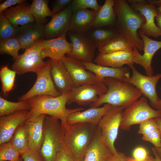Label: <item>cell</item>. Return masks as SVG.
Instances as JSON below:
<instances>
[{"instance_id":"obj_51","label":"cell","mask_w":161,"mask_h":161,"mask_svg":"<svg viewBox=\"0 0 161 161\" xmlns=\"http://www.w3.org/2000/svg\"><path fill=\"white\" fill-rule=\"evenodd\" d=\"M156 152L159 158L161 160V147H154Z\"/></svg>"},{"instance_id":"obj_5","label":"cell","mask_w":161,"mask_h":161,"mask_svg":"<svg viewBox=\"0 0 161 161\" xmlns=\"http://www.w3.org/2000/svg\"><path fill=\"white\" fill-rule=\"evenodd\" d=\"M58 119L46 115L44 123V139L40 150L44 161H55L63 149L64 130Z\"/></svg>"},{"instance_id":"obj_31","label":"cell","mask_w":161,"mask_h":161,"mask_svg":"<svg viewBox=\"0 0 161 161\" xmlns=\"http://www.w3.org/2000/svg\"><path fill=\"white\" fill-rule=\"evenodd\" d=\"M48 0H33L30 5V11L35 21L44 26L48 19L47 17L53 16L48 6Z\"/></svg>"},{"instance_id":"obj_38","label":"cell","mask_w":161,"mask_h":161,"mask_svg":"<svg viewBox=\"0 0 161 161\" xmlns=\"http://www.w3.org/2000/svg\"><path fill=\"white\" fill-rule=\"evenodd\" d=\"M71 5L73 12L77 10L89 8L98 11L101 7L96 0H73Z\"/></svg>"},{"instance_id":"obj_15","label":"cell","mask_w":161,"mask_h":161,"mask_svg":"<svg viewBox=\"0 0 161 161\" xmlns=\"http://www.w3.org/2000/svg\"><path fill=\"white\" fill-rule=\"evenodd\" d=\"M67 33L55 38L46 40L42 39L40 40L39 44L43 60L47 57L53 60H62L72 50V45L66 40Z\"/></svg>"},{"instance_id":"obj_2","label":"cell","mask_w":161,"mask_h":161,"mask_svg":"<svg viewBox=\"0 0 161 161\" xmlns=\"http://www.w3.org/2000/svg\"><path fill=\"white\" fill-rule=\"evenodd\" d=\"M70 92L58 97L48 95H36L26 99L31 109L26 117V121L34 118L42 114L51 116L60 120L63 127L68 124V116L72 113L81 111L82 108L68 109L66 108Z\"/></svg>"},{"instance_id":"obj_9","label":"cell","mask_w":161,"mask_h":161,"mask_svg":"<svg viewBox=\"0 0 161 161\" xmlns=\"http://www.w3.org/2000/svg\"><path fill=\"white\" fill-rule=\"evenodd\" d=\"M134 64L129 65L131 69L132 74L127 82L138 89L145 97L149 99L151 106L157 109L158 102L160 98L156 91V86L161 78V73L155 75H144L136 69Z\"/></svg>"},{"instance_id":"obj_24","label":"cell","mask_w":161,"mask_h":161,"mask_svg":"<svg viewBox=\"0 0 161 161\" xmlns=\"http://www.w3.org/2000/svg\"><path fill=\"white\" fill-rule=\"evenodd\" d=\"M30 6L26 0L15 6H12L2 13L15 28L35 21L30 11ZM1 14V13H0Z\"/></svg>"},{"instance_id":"obj_46","label":"cell","mask_w":161,"mask_h":161,"mask_svg":"<svg viewBox=\"0 0 161 161\" xmlns=\"http://www.w3.org/2000/svg\"><path fill=\"white\" fill-rule=\"evenodd\" d=\"M55 161H75L63 149L58 154Z\"/></svg>"},{"instance_id":"obj_1","label":"cell","mask_w":161,"mask_h":161,"mask_svg":"<svg viewBox=\"0 0 161 161\" xmlns=\"http://www.w3.org/2000/svg\"><path fill=\"white\" fill-rule=\"evenodd\" d=\"M114 1V9L117 17L114 27L133 48L143 50V43L138 30H140L145 23V18L140 12L132 8L127 1Z\"/></svg>"},{"instance_id":"obj_53","label":"cell","mask_w":161,"mask_h":161,"mask_svg":"<svg viewBox=\"0 0 161 161\" xmlns=\"http://www.w3.org/2000/svg\"><path fill=\"white\" fill-rule=\"evenodd\" d=\"M157 110H159L161 113V99H160L158 102Z\"/></svg>"},{"instance_id":"obj_27","label":"cell","mask_w":161,"mask_h":161,"mask_svg":"<svg viewBox=\"0 0 161 161\" xmlns=\"http://www.w3.org/2000/svg\"><path fill=\"white\" fill-rule=\"evenodd\" d=\"M98 11L86 9L73 12L69 30L86 33L92 27Z\"/></svg>"},{"instance_id":"obj_7","label":"cell","mask_w":161,"mask_h":161,"mask_svg":"<svg viewBox=\"0 0 161 161\" xmlns=\"http://www.w3.org/2000/svg\"><path fill=\"white\" fill-rule=\"evenodd\" d=\"M123 109L122 107L113 106L98 124L106 144L114 154L118 153L114 147V143L120 126Z\"/></svg>"},{"instance_id":"obj_36","label":"cell","mask_w":161,"mask_h":161,"mask_svg":"<svg viewBox=\"0 0 161 161\" xmlns=\"http://www.w3.org/2000/svg\"><path fill=\"white\" fill-rule=\"evenodd\" d=\"M20 155L10 141L0 144V161H14Z\"/></svg>"},{"instance_id":"obj_4","label":"cell","mask_w":161,"mask_h":161,"mask_svg":"<svg viewBox=\"0 0 161 161\" xmlns=\"http://www.w3.org/2000/svg\"><path fill=\"white\" fill-rule=\"evenodd\" d=\"M97 126L91 123H78L63 127V149L74 160L82 161Z\"/></svg>"},{"instance_id":"obj_3","label":"cell","mask_w":161,"mask_h":161,"mask_svg":"<svg viewBox=\"0 0 161 161\" xmlns=\"http://www.w3.org/2000/svg\"><path fill=\"white\" fill-rule=\"evenodd\" d=\"M103 82L108 88L107 91L100 96L96 101L91 104V108L99 107L104 103H108L126 109L143 95L138 89L127 81L107 78L104 79Z\"/></svg>"},{"instance_id":"obj_12","label":"cell","mask_w":161,"mask_h":161,"mask_svg":"<svg viewBox=\"0 0 161 161\" xmlns=\"http://www.w3.org/2000/svg\"><path fill=\"white\" fill-rule=\"evenodd\" d=\"M50 69L49 60L46 65L36 73L37 77L33 86L26 94L18 98V101L36 95H48L58 97L61 95L55 88L51 77Z\"/></svg>"},{"instance_id":"obj_17","label":"cell","mask_w":161,"mask_h":161,"mask_svg":"<svg viewBox=\"0 0 161 161\" xmlns=\"http://www.w3.org/2000/svg\"><path fill=\"white\" fill-rule=\"evenodd\" d=\"M73 13L71 4L60 13L54 15L44 27V36L47 39L58 37L69 30Z\"/></svg>"},{"instance_id":"obj_16","label":"cell","mask_w":161,"mask_h":161,"mask_svg":"<svg viewBox=\"0 0 161 161\" xmlns=\"http://www.w3.org/2000/svg\"><path fill=\"white\" fill-rule=\"evenodd\" d=\"M138 34L142 39L144 44V53L142 55L136 48H133V63L142 66L148 76L152 75L153 71L151 66L153 56L156 52L161 48V41L153 40L145 35L140 30Z\"/></svg>"},{"instance_id":"obj_33","label":"cell","mask_w":161,"mask_h":161,"mask_svg":"<svg viewBox=\"0 0 161 161\" xmlns=\"http://www.w3.org/2000/svg\"><path fill=\"white\" fill-rule=\"evenodd\" d=\"M29 103L27 100L13 102L0 97V116L8 115L21 110H30Z\"/></svg>"},{"instance_id":"obj_13","label":"cell","mask_w":161,"mask_h":161,"mask_svg":"<svg viewBox=\"0 0 161 161\" xmlns=\"http://www.w3.org/2000/svg\"><path fill=\"white\" fill-rule=\"evenodd\" d=\"M107 90L103 82L75 87L70 92L67 104L75 103L81 106L90 104Z\"/></svg>"},{"instance_id":"obj_48","label":"cell","mask_w":161,"mask_h":161,"mask_svg":"<svg viewBox=\"0 0 161 161\" xmlns=\"http://www.w3.org/2000/svg\"><path fill=\"white\" fill-rule=\"evenodd\" d=\"M147 1L157 6V8L158 13L161 15V0H147Z\"/></svg>"},{"instance_id":"obj_14","label":"cell","mask_w":161,"mask_h":161,"mask_svg":"<svg viewBox=\"0 0 161 161\" xmlns=\"http://www.w3.org/2000/svg\"><path fill=\"white\" fill-rule=\"evenodd\" d=\"M62 60L75 87L103 82L94 73L86 69L82 61L66 55Z\"/></svg>"},{"instance_id":"obj_26","label":"cell","mask_w":161,"mask_h":161,"mask_svg":"<svg viewBox=\"0 0 161 161\" xmlns=\"http://www.w3.org/2000/svg\"><path fill=\"white\" fill-rule=\"evenodd\" d=\"M46 115L26 120L29 137L28 149L40 150L44 139V123Z\"/></svg>"},{"instance_id":"obj_49","label":"cell","mask_w":161,"mask_h":161,"mask_svg":"<svg viewBox=\"0 0 161 161\" xmlns=\"http://www.w3.org/2000/svg\"><path fill=\"white\" fill-rule=\"evenodd\" d=\"M155 19L157 21V25L161 29V15L158 13Z\"/></svg>"},{"instance_id":"obj_47","label":"cell","mask_w":161,"mask_h":161,"mask_svg":"<svg viewBox=\"0 0 161 161\" xmlns=\"http://www.w3.org/2000/svg\"><path fill=\"white\" fill-rule=\"evenodd\" d=\"M152 152L155 156V158L152 157L148 155L147 157V159L148 161H161V159L158 156L154 147H153L152 149Z\"/></svg>"},{"instance_id":"obj_29","label":"cell","mask_w":161,"mask_h":161,"mask_svg":"<svg viewBox=\"0 0 161 161\" xmlns=\"http://www.w3.org/2000/svg\"><path fill=\"white\" fill-rule=\"evenodd\" d=\"M86 33L96 48L119 34L115 27H91Z\"/></svg>"},{"instance_id":"obj_34","label":"cell","mask_w":161,"mask_h":161,"mask_svg":"<svg viewBox=\"0 0 161 161\" xmlns=\"http://www.w3.org/2000/svg\"><path fill=\"white\" fill-rule=\"evenodd\" d=\"M16 72L7 65L2 66L0 70L1 92L6 96L14 87Z\"/></svg>"},{"instance_id":"obj_28","label":"cell","mask_w":161,"mask_h":161,"mask_svg":"<svg viewBox=\"0 0 161 161\" xmlns=\"http://www.w3.org/2000/svg\"><path fill=\"white\" fill-rule=\"evenodd\" d=\"M114 0H105L97 14L91 27H114L117 17L114 9Z\"/></svg>"},{"instance_id":"obj_39","label":"cell","mask_w":161,"mask_h":161,"mask_svg":"<svg viewBox=\"0 0 161 161\" xmlns=\"http://www.w3.org/2000/svg\"><path fill=\"white\" fill-rule=\"evenodd\" d=\"M141 138L144 141L152 143L155 147H161V132L159 128L143 135Z\"/></svg>"},{"instance_id":"obj_10","label":"cell","mask_w":161,"mask_h":161,"mask_svg":"<svg viewBox=\"0 0 161 161\" xmlns=\"http://www.w3.org/2000/svg\"><path fill=\"white\" fill-rule=\"evenodd\" d=\"M67 33L72 44V49L66 56L82 62L92 63L96 48L86 33L69 30Z\"/></svg>"},{"instance_id":"obj_21","label":"cell","mask_w":161,"mask_h":161,"mask_svg":"<svg viewBox=\"0 0 161 161\" xmlns=\"http://www.w3.org/2000/svg\"><path fill=\"white\" fill-rule=\"evenodd\" d=\"M111 153L103 137L98 125L93 138L82 161H105Z\"/></svg>"},{"instance_id":"obj_41","label":"cell","mask_w":161,"mask_h":161,"mask_svg":"<svg viewBox=\"0 0 161 161\" xmlns=\"http://www.w3.org/2000/svg\"><path fill=\"white\" fill-rule=\"evenodd\" d=\"M20 155L23 161H44L40 150L28 149Z\"/></svg>"},{"instance_id":"obj_19","label":"cell","mask_w":161,"mask_h":161,"mask_svg":"<svg viewBox=\"0 0 161 161\" xmlns=\"http://www.w3.org/2000/svg\"><path fill=\"white\" fill-rule=\"evenodd\" d=\"M44 26L34 21L16 28L15 37L19 41L21 49H25L42 39L44 37Z\"/></svg>"},{"instance_id":"obj_18","label":"cell","mask_w":161,"mask_h":161,"mask_svg":"<svg viewBox=\"0 0 161 161\" xmlns=\"http://www.w3.org/2000/svg\"><path fill=\"white\" fill-rule=\"evenodd\" d=\"M49 60L51 77L57 91L61 95L71 92L75 86L62 60Z\"/></svg>"},{"instance_id":"obj_11","label":"cell","mask_w":161,"mask_h":161,"mask_svg":"<svg viewBox=\"0 0 161 161\" xmlns=\"http://www.w3.org/2000/svg\"><path fill=\"white\" fill-rule=\"evenodd\" d=\"M130 6L140 12L144 17L145 23L140 30L148 37L157 38L161 36V29L155 23L158 12L154 4L143 0L127 1Z\"/></svg>"},{"instance_id":"obj_6","label":"cell","mask_w":161,"mask_h":161,"mask_svg":"<svg viewBox=\"0 0 161 161\" xmlns=\"http://www.w3.org/2000/svg\"><path fill=\"white\" fill-rule=\"evenodd\" d=\"M156 117H161L160 111L151 108L147 98L142 97L123 112L120 129L129 131L133 125L140 124L146 120Z\"/></svg>"},{"instance_id":"obj_8","label":"cell","mask_w":161,"mask_h":161,"mask_svg":"<svg viewBox=\"0 0 161 161\" xmlns=\"http://www.w3.org/2000/svg\"><path fill=\"white\" fill-rule=\"evenodd\" d=\"M40 40L26 49L24 53L19 55L14 61L11 67L16 74L19 75L30 72L36 73L46 65L47 61H44L41 56Z\"/></svg>"},{"instance_id":"obj_44","label":"cell","mask_w":161,"mask_h":161,"mask_svg":"<svg viewBox=\"0 0 161 161\" xmlns=\"http://www.w3.org/2000/svg\"><path fill=\"white\" fill-rule=\"evenodd\" d=\"M24 0H6L0 4V14L13 5L18 4Z\"/></svg>"},{"instance_id":"obj_35","label":"cell","mask_w":161,"mask_h":161,"mask_svg":"<svg viewBox=\"0 0 161 161\" xmlns=\"http://www.w3.org/2000/svg\"><path fill=\"white\" fill-rule=\"evenodd\" d=\"M21 49L20 43L15 37L0 41V54L11 55L13 61L19 55L18 52Z\"/></svg>"},{"instance_id":"obj_22","label":"cell","mask_w":161,"mask_h":161,"mask_svg":"<svg viewBox=\"0 0 161 161\" xmlns=\"http://www.w3.org/2000/svg\"><path fill=\"white\" fill-rule=\"evenodd\" d=\"M113 106L106 103L101 107L91 108L83 112L72 113L68 116L67 123L69 125L78 123H91L98 125L102 117Z\"/></svg>"},{"instance_id":"obj_43","label":"cell","mask_w":161,"mask_h":161,"mask_svg":"<svg viewBox=\"0 0 161 161\" xmlns=\"http://www.w3.org/2000/svg\"><path fill=\"white\" fill-rule=\"evenodd\" d=\"M148 152L144 148L139 146L136 148L133 151V158L137 160L142 161L145 160L148 155Z\"/></svg>"},{"instance_id":"obj_52","label":"cell","mask_w":161,"mask_h":161,"mask_svg":"<svg viewBox=\"0 0 161 161\" xmlns=\"http://www.w3.org/2000/svg\"><path fill=\"white\" fill-rule=\"evenodd\" d=\"M126 159L127 161H139L136 160L135 159H134L133 157H127L126 156ZM148 161L147 160L146 158L145 160L143 161Z\"/></svg>"},{"instance_id":"obj_42","label":"cell","mask_w":161,"mask_h":161,"mask_svg":"<svg viewBox=\"0 0 161 161\" xmlns=\"http://www.w3.org/2000/svg\"><path fill=\"white\" fill-rule=\"evenodd\" d=\"M73 0H56L52 3V10L54 15L62 11L71 4Z\"/></svg>"},{"instance_id":"obj_23","label":"cell","mask_w":161,"mask_h":161,"mask_svg":"<svg viewBox=\"0 0 161 161\" xmlns=\"http://www.w3.org/2000/svg\"><path fill=\"white\" fill-rule=\"evenodd\" d=\"M133 58V50L122 51L108 53H99L94 61L99 65L118 68L125 64H134Z\"/></svg>"},{"instance_id":"obj_40","label":"cell","mask_w":161,"mask_h":161,"mask_svg":"<svg viewBox=\"0 0 161 161\" xmlns=\"http://www.w3.org/2000/svg\"><path fill=\"white\" fill-rule=\"evenodd\" d=\"M158 128V126L154 118L149 119L140 124L138 133L143 135L146 134Z\"/></svg>"},{"instance_id":"obj_37","label":"cell","mask_w":161,"mask_h":161,"mask_svg":"<svg viewBox=\"0 0 161 161\" xmlns=\"http://www.w3.org/2000/svg\"><path fill=\"white\" fill-rule=\"evenodd\" d=\"M16 28L2 14H0V41L15 37Z\"/></svg>"},{"instance_id":"obj_50","label":"cell","mask_w":161,"mask_h":161,"mask_svg":"<svg viewBox=\"0 0 161 161\" xmlns=\"http://www.w3.org/2000/svg\"><path fill=\"white\" fill-rule=\"evenodd\" d=\"M154 118L157 123L161 132V117H156Z\"/></svg>"},{"instance_id":"obj_20","label":"cell","mask_w":161,"mask_h":161,"mask_svg":"<svg viewBox=\"0 0 161 161\" xmlns=\"http://www.w3.org/2000/svg\"><path fill=\"white\" fill-rule=\"evenodd\" d=\"M28 110L0 117V144L10 142L17 128L26 121Z\"/></svg>"},{"instance_id":"obj_32","label":"cell","mask_w":161,"mask_h":161,"mask_svg":"<svg viewBox=\"0 0 161 161\" xmlns=\"http://www.w3.org/2000/svg\"><path fill=\"white\" fill-rule=\"evenodd\" d=\"M24 122L17 128L10 141L20 155L28 149V133Z\"/></svg>"},{"instance_id":"obj_25","label":"cell","mask_w":161,"mask_h":161,"mask_svg":"<svg viewBox=\"0 0 161 161\" xmlns=\"http://www.w3.org/2000/svg\"><path fill=\"white\" fill-rule=\"evenodd\" d=\"M82 63L86 69L94 73L103 82L107 78H114L127 82L130 77L129 70L127 68H117L100 66L92 62Z\"/></svg>"},{"instance_id":"obj_30","label":"cell","mask_w":161,"mask_h":161,"mask_svg":"<svg viewBox=\"0 0 161 161\" xmlns=\"http://www.w3.org/2000/svg\"><path fill=\"white\" fill-rule=\"evenodd\" d=\"M98 49L99 53H102L133 50V47L129 41L120 34L102 44Z\"/></svg>"},{"instance_id":"obj_54","label":"cell","mask_w":161,"mask_h":161,"mask_svg":"<svg viewBox=\"0 0 161 161\" xmlns=\"http://www.w3.org/2000/svg\"><path fill=\"white\" fill-rule=\"evenodd\" d=\"M14 161H23L21 157H19V158L16 160Z\"/></svg>"},{"instance_id":"obj_45","label":"cell","mask_w":161,"mask_h":161,"mask_svg":"<svg viewBox=\"0 0 161 161\" xmlns=\"http://www.w3.org/2000/svg\"><path fill=\"white\" fill-rule=\"evenodd\" d=\"M125 154L123 153L118 152L116 154L111 153L107 158L105 161H127Z\"/></svg>"}]
</instances>
